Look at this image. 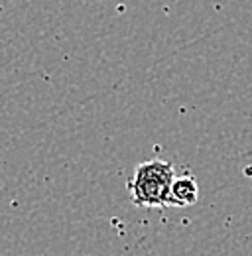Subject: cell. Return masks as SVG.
I'll return each instance as SVG.
<instances>
[{
    "label": "cell",
    "mask_w": 252,
    "mask_h": 256,
    "mask_svg": "<svg viewBox=\"0 0 252 256\" xmlns=\"http://www.w3.org/2000/svg\"><path fill=\"white\" fill-rule=\"evenodd\" d=\"M176 170L172 162L148 160L134 168L128 193L136 207H172V184Z\"/></svg>",
    "instance_id": "1"
},
{
    "label": "cell",
    "mask_w": 252,
    "mask_h": 256,
    "mask_svg": "<svg viewBox=\"0 0 252 256\" xmlns=\"http://www.w3.org/2000/svg\"><path fill=\"white\" fill-rule=\"evenodd\" d=\"M199 199V184L193 176H182L172 184V207H189Z\"/></svg>",
    "instance_id": "2"
}]
</instances>
